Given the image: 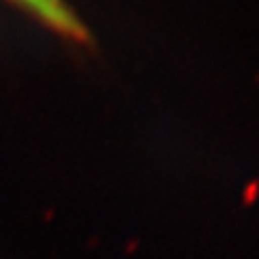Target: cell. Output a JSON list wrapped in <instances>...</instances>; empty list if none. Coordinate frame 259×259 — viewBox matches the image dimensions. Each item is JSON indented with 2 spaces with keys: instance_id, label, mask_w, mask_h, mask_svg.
<instances>
[{
  "instance_id": "1",
  "label": "cell",
  "mask_w": 259,
  "mask_h": 259,
  "mask_svg": "<svg viewBox=\"0 0 259 259\" xmlns=\"http://www.w3.org/2000/svg\"><path fill=\"white\" fill-rule=\"evenodd\" d=\"M7 3L26 13L44 28L52 30L54 35L63 37L65 41L78 46L91 41V35L80 20V15L65 0H7Z\"/></svg>"
}]
</instances>
